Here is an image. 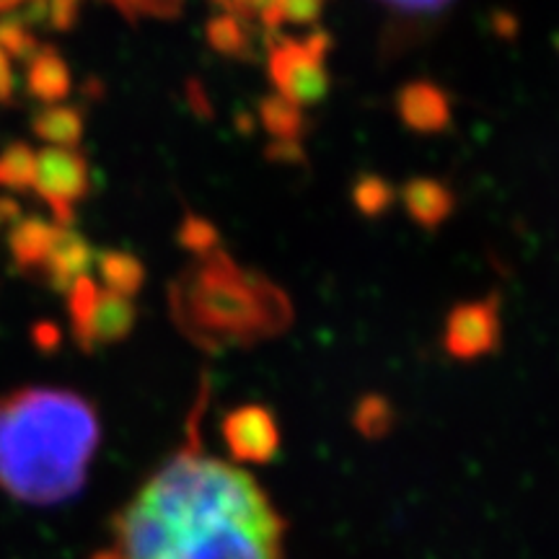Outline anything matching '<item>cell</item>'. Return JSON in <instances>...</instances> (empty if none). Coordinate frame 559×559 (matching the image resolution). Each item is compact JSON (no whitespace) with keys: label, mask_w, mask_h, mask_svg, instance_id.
<instances>
[{"label":"cell","mask_w":559,"mask_h":559,"mask_svg":"<svg viewBox=\"0 0 559 559\" xmlns=\"http://www.w3.org/2000/svg\"><path fill=\"white\" fill-rule=\"evenodd\" d=\"M120 559H283L285 521L270 495L192 443L115 519Z\"/></svg>","instance_id":"1"},{"label":"cell","mask_w":559,"mask_h":559,"mask_svg":"<svg viewBox=\"0 0 559 559\" xmlns=\"http://www.w3.org/2000/svg\"><path fill=\"white\" fill-rule=\"evenodd\" d=\"M99 438L96 409L73 391L0 396V489L32 506L70 500L86 485Z\"/></svg>","instance_id":"2"},{"label":"cell","mask_w":559,"mask_h":559,"mask_svg":"<svg viewBox=\"0 0 559 559\" xmlns=\"http://www.w3.org/2000/svg\"><path fill=\"white\" fill-rule=\"evenodd\" d=\"M169 309L181 334L207 353L277 337L293 321L285 290L236 264L223 249L181 270L171 283Z\"/></svg>","instance_id":"3"},{"label":"cell","mask_w":559,"mask_h":559,"mask_svg":"<svg viewBox=\"0 0 559 559\" xmlns=\"http://www.w3.org/2000/svg\"><path fill=\"white\" fill-rule=\"evenodd\" d=\"M332 47L326 32H313L309 37H272L267 73L275 83L277 96L296 104L298 109L319 104L330 94V73L324 58Z\"/></svg>","instance_id":"4"},{"label":"cell","mask_w":559,"mask_h":559,"mask_svg":"<svg viewBox=\"0 0 559 559\" xmlns=\"http://www.w3.org/2000/svg\"><path fill=\"white\" fill-rule=\"evenodd\" d=\"M37 194L52 207L58 226L68 228L73 221V202L86 198L88 166L79 151L45 148L37 153Z\"/></svg>","instance_id":"5"},{"label":"cell","mask_w":559,"mask_h":559,"mask_svg":"<svg viewBox=\"0 0 559 559\" xmlns=\"http://www.w3.org/2000/svg\"><path fill=\"white\" fill-rule=\"evenodd\" d=\"M498 306V296L459 304L445 319L443 345L449 355L459 360H472L492 353L500 342Z\"/></svg>","instance_id":"6"},{"label":"cell","mask_w":559,"mask_h":559,"mask_svg":"<svg viewBox=\"0 0 559 559\" xmlns=\"http://www.w3.org/2000/svg\"><path fill=\"white\" fill-rule=\"evenodd\" d=\"M223 440H226L230 456L249 464H267L280 449V430L275 415L260 404H243L230 409L221 423Z\"/></svg>","instance_id":"7"},{"label":"cell","mask_w":559,"mask_h":559,"mask_svg":"<svg viewBox=\"0 0 559 559\" xmlns=\"http://www.w3.org/2000/svg\"><path fill=\"white\" fill-rule=\"evenodd\" d=\"M402 122L415 132H440L451 124V102L430 81H412L396 96Z\"/></svg>","instance_id":"8"},{"label":"cell","mask_w":559,"mask_h":559,"mask_svg":"<svg viewBox=\"0 0 559 559\" xmlns=\"http://www.w3.org/2000/svg\"><path fill=\"white\" fill-rule=\"evenodd\" d=\"M91 262H94V249L88 247V241L81 234H75L73 228L60 226L50 254L45 260V267H41V275H45L52 290L62 293L73 288L75 280L86 275Z\"/></svg>","instance_id":"9"},{"label":"cell","mask_w":559,"mask_h":559,"mask_svg":"<svg viewBox=\"0 0 559 559\" xmlns=\"http://www.w3.org/2000/svg\"><path fill=\"white\" fill-rule=\"evenodd\" d=\"M389 13L383 47L391 52H402L407 45H415L419 37L432 32L436 21L451 11L449 3H389L383 5Z\"/></svg>","instance_id":"10"},{"label":"cell","mask_w":559,"mask_h":559,"mask_svg":"<svg viewBox=\"0 0 559 559\" xmlns=\"http://www.w3.org/2000/svg\"><path fill=\"white\" fill-rule=\"evenodd\" d=\"M402 202L412 221L419 223L423 228H436L449 218L453 205H456V198L443 181L417 177L404 185Z\"/></svg>","instance_id":"11"},{"label":"cell","mask_w":559,"mask_h":559,"mask_svg":"<svg viewBox=\"0 0 559 559\" xmlns=\"http://www.w3.org/2000/svg\"><path fill=\"white\" fill-rule=\"evenodd\" d=\"M58 228L60 226H52V223L37 218V215H29V218H21L19 223H13L9 234V247L13 262H16V267L21 272L45 267V260L47 254H50Z\"/></svg>","instance_id":"12"},{"label":"cell","mask_w":559,"mask_h":559,"mask_svg":"<svg viewBox=\"0 0 559 559\" xmlns=\"http://www.w3.org/2000/svg\"><path fill=\"white\" fill-rule=\"evenodd\" d=\"M26 88L34 99L45 104H58L70 94V70L55 47H39V52L26 68Z\"/></svg>","instance_id":"13"},{"label":"cell","mask_w":559,"mask_h":559,"mask_svg":"<svg viewBox=\"0 0 559 559\" xmlns=\"http://www.w3.org/2000/svg\"><path fill=\"white\" fill-rule=\"evenodd\" d=\"M135 306H132L130 298H122L109 290H99L94 319H91V340H94V347L99 342L111 345V342L128 337L132 326H135Z\"/></svg>","instance_id":"14"},{"label":"cell","mask_w":559,"mask_h":559,"mask_svg":"<svg viewBox=\"0 0 559 559\" xmlns=\"http://www.w3.org/2000/svg\"><path fill=\"white\" fill-rule=\"evenodd\" d=\"M32 130L34 135L50 143V148L73 151L83 138V115L75 107L55 104L34 115Z\"/></svg>","instance_id":"15"},{"label":"cell","mask_w":559,"mask_h":559,"mask_svg":"<svg viewBox=\"0 0 559 559\" xmlns=\"http://www.w3.org/2000/svg\"><path fill=\"white\" fill-rule=\"evenodd\" d=\"M96 267L104 280V290L117 293L122 298H132L143 288L145 283V267L138 257L128 254V251H115L104 249L99 254H94Z\"/></svg>","instance_id":"16"},{"label":"cell","mask_w":559,"mask_h":559,"mask_svg":"<svg viewBox=\"0 0 559 559\" xmlns=\"http://www.w3.org/2000/svg\"><path fill=\"white\" fill-rule=\"evenodd\" d=\"M260 122L277 143H298V138L306 132V117L296 104H290L283 96H264L260 102Z\"/></svg>","instance_id":"17"},{"label":"cell","mask_w":559,"mask_h":559,"mask_svg":"<svg viewBox=\"0 0 559 559\" xmlns=\"http://www.w3.org/2000/svg\"><path fill=\"white\" fill-rule=\"evenodd\" d=\"M205 37L213 50L228 58H251V24L234 16V13H218L205 24Z\"/></svg>","instance_id":"18"},{"label":"cell","mask_w":559,"mask_h":559,"mask_svg":"<svg viewBox=\"0 0 559 559\" xmlns=\"http://www.w3.org/2000/svg\"><path fill=\"white\" fill-rule=\"evenodd\" d=\"M99 285L88 275L79 277L70 288V321H73L75 342L83 353H94V340H91V319H94L96 300H99Z\"/></svg>","instance_id":"19"},{"label":"cell","mask_w":559,"mask_h":559,"mask_svg":"<svg viewBox=\"0 0 559 559\" xmlns=\"http://www.w3.org/2000/svg\"><path fill=\"white\" fill-rule=\"evenodd\" d=\"M37 177V153L26 143H13L0 153V187L13 192H26Z\"/></svg>","instance_id":"20"},{"label":"cell","mask_w":559,"mask_h":559,"mask_svg":"<svg viewBox=\"0 0 559 559\" xmlns=\"http://www.w3.org/2000/svg\"><path fill=\"white\" fill-rule=\"evenodd\" d=\"M353 200L362 215L376 218V215H383L394 205V187L386 179L376 177V174H362L353 187Z\"/></svg>","instance_id":"21"},{"label":"cell","mask_w":559,"mask_h":559,"mask_svg":"<svg viewBox=\"0 0 559 559\" xmlns=\"http://www.w3.org/2000/svg\"><path fill=\"white\" fill-rule=\"evenodd\" d=\"M355 428L366 438H383L394 423V409L379 394H370L355 407Z\"/></svg>","instance_id":"22"},{"label":"cell","mask_w":559,"mask_h":559,"mask_svg":"<svg viewBox=\"0 0 559 559\" xmlns=\"http://www.w3.org/2000/svg\"><path fill=\"white\" fill-rule=\"evenodd\" d=\"M39 41L34 34L26 29L24 24L16 16L0 19V50H3L9 58H19L29 62L34 55L39 52Z\"/></svg>","instance_id":"23"},{"label":"cell","mask_w":559,"mask_h":559,"mask_svg":"<svg viewBox=\"0 0 559 559\" xmlns=\"http://www.w3.org/2000/svg\"><path fill=\"white\" fill-rule=\"evenodd\" d=\"M179 243L185 249L194 251L198 257H205V254H210V251L221 249L218 247V230H215L213 223L200 218V215H192V213L181 221Z\"/></svg>","instance_id":"24"},{"label":"cell","mask_w":559,"mask_h":559,"mask_svg":"<svg viewBox=\"0 0 559 559\" xmlns=\"http://www.w3.org/2000/svg\"><path fill=\"white\" fill-rule=\"evenodd\" d=\"M283 11V24H317L324 5L313 0H293V3H280Z\"/></svg>","instance_id":"25"},{"label":"cell","mask_w":559,"mask_h":559,"mask_svg":"<svg viewBox=\"0 0 559 559\" xmlns=\"http://www.w3.org/2000/svg\"><path fill=\"white\" fill-rule=\"evenodd\" d=\"M130 21H138V16H158V19H174L179 16V3H120L117 5Z\"/></svg>","instance_id":"26"},{"label":"cell","mask_w":559,"mask_h":559,"mask_svg":"<svg viewBox=\"0 0 559 559\" xmlns=\"http://www.w3.org/2000/svg\"><path fill=\"white\" fill-rule=\"evenodd\" d=\"M81 5L73 3V0H58V3H50V11H47V21H50L52 29L68 32L73 29V24L79 21Z\"/></svg>","instance_id":"27"},{"label":"cell","mask_w":559,"mask_h":559,"mask_svg":"<svg viewBox=\"0 0 559 559\" xmlns=\"http://www.w3.org/2000/svg\"><path fill=\"white\" fill-rule=\"evenodd\" d=\"M13 70H11V58L0 50V102L11 104L13 102Z\"/></svg>","instance_id":"28"},{"label":"cell","mask_w":559,"mask_h":559,"mask_svg":"<svg viewBox=\"0 0 559 559\" xmlns=\"http://www.w3.org/2000/svg\"><path fill=\"white\" fill-rule=\"evenodd\" d=\"M60 330L50 321H45V324H37L34 326V342H37L39 349H55L60 345Z\"/></svg>","instance_id":"29"},{"label":"cell","mask_w":559,"mask_h":559,"mask_svg":"<svg viewBox=\"0 0 559 559\" xmlns=\"http://www.w3.org/2000/svg\"><path fill=\"white\" fill-rule=\"evenodd\" d=\"M19 221H21L19 202L11 198H0V228L9 226V223H19Z\"/></svg>","instance_id":"30"},{"label":"cell","mask_w":559,"mask_h":559,"mask_svg":"<svg viewBox=\"0 0 559 559\" xmlns=\"http://www.w3.org/2000/svg\"><path fill=\"white\" fill-rule=\"evenodd\" d=\"M13 11H19V3H0V16H3V13H13Z\"/></svg>","instance_id":"31"},{"label":"cell","mask_w":559,"mask_h":559,"mask_svg":"<svg viewBox=\"0 0 559 559\" xmlns=\"http://www.w3.org/2000/svg\"><path fill=\"white\" fill-rule=\"evenodd\" d=\"M94 559H120V555H117L115 549H109V551H102V555H96Z\"/></svg>","instance_id":"32"}]
</instances>
